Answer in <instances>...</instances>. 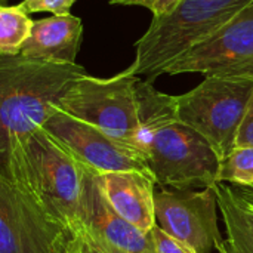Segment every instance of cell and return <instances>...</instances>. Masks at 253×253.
<instances>
[{
  "label": "cell",
  "mask_w": 253,
  "mask_h": 253,
  "mask_svg": "<svg viewBox=\"0 0 253 253\" xmlns=\"http://www.w3.org/2000/svg\"><path fill=\"white\" fill-rule=\"evenodd\" d=\"M253 0H184L173 12L154 16L135 43V59L126 71L148 82L162 74L185 52L209 39Z\"/></svg>",
  "instance_id": "277c9868"
},
{
  "label": "cell",
  "mask_w": 253,
  "mask_h": 253,
  "mask_svg": "<svg viewBox=\"0 0 253 253\" xmlns=\"http://www.w3.org/2000/svg\"><path fill=\"white\" fill-rule=\"evenodd\" d=\"M213 191L218 197L224 199L251 227H253V200L245 197L234 187L224 182L215 184Z\"/></svg>",
  "instance_id": "e0dca14e"
},
{
  "label": "cell",
  "mask_w": 253,
  "mask_h": 253,
  "mask_svg": "<svg viewBox=\"0 0 253 253\" xmlns=\"http://www.w3.org/2000/svg\"><path fill=\"white\" fill-rule=\"evenodd\" d=\"M156 225L194 253H213L225 240L218 227L213 188L154 191Z\"/></svg>",
  "instance_id": "9c48e42d"
},
{
  "label": "cell",
  "mask_w": 253,
  "mask_h": 253,
  "mask_svg": "<svg viewBox=\"0 0 253 253\" xmlns=\"http://www.w3.org/2000/svg\"><path fill=\"white\" fill-rule=\"evenodd\" d=\"M218 182L237 187L253 185V147H236L221 160Z\"/></svg>",
  "instance_id": "9a60e30c"
},
{
  "label": "cell",
  "mask_w": 253,
  "mask_h": 253,
  "mask_svg": "<svg viewBox=\"0 0 253 253\" xmlns=\"http://www.w3.org/2000/svg\"><path fill=\"white\" fill-rule=\"evenodd\" d=\"M216 202L225 224L227 240L242 253H253V227H251L224 199L216 196Z\"/></svg>",
  "instance_id": "2e32d148"
},
{
  "label": "cell",
  "mask_w": 253,
  "mask_h": 253,
  "mask_svg": "<svg viewBox=\"0 0 253 253\" xmlns=\"http://www.w3.org/2000/svg\"><path fill=\"white\" fill-rule=\"evenodd\" d=\"M82 253H125L119 252V251H102V249H96L95 246L86 243V242H82Z\"/></svg>",
  "instance_id": "7402d4cb"
},
{
  "label": "cell",
  "mask_w": 253,
  "mask_h": 253,
  "mask_svg": "<svg viewBox=\"0 0 253 253\" xmlns=\"http://www.w3.org/2000/svg\"><path fill=\"white\" fill-rule=\"evenodd\" d=\"M87 74L79 64H53L0 53V157L42 129L71 83Z\"/></svg>",
  "instance_id": "3957f363"
},
{
  "label": "cell",
  "mask_w": 253,
  "mask_h": 253,
  "mask_svg": "<svg viewBox=\"0 0 253 253\" xmlns=\"http://www.w3.org/2000/svg\"><path fill=\"white\" fill-rule=\"evenodd\" d=\"M253 93V79L206 77L176 98L178 119L202 135L218 157L234 148L239 127Z\"/></svg>",
  "instance_id": "8992f818"
},
{
  "label": "cell",
  "mask_w": 253,
  "mask_h": 253,
  "mask_svg": "<svg viewBox=\"0 0 253 253\" xmlns=\"http://www.w3.org/2000/svg\"><path fill=\"white\" fill-rule=\"evenodd\" d=\"M22 147L33 185L40 199L55 216L77 233L84 166L44 129L31 133L22 141Z\"/></svg>",
  "instance_id": "52a82bcc"
},
{
  "label": "cell",
  "mask_w": 253,
  "mask_h": 253,
  "mask_svg": "<svg viewBox=\"0 0 253 253\" xmlns=\"http://www.w3.org/2000/svg\"><path fill=\"white\" fill-rule=\"evenodd\" d=\"M184 0H110L111 4L142 6L153 12V16H165L173 12Z\"/></svg>",
  "instance_id": "ffe728a7"
},
{
  "label": "cell",
  "mask_w": 253,
  "mask_h": 253,
  "mask_svg": "<svg viewBox=\"0 0 253 253\" xmlns=\"http://www.w3.org/2000/svg\"><path fill=\"white\" fill-rule=\"evenodd\" d=\"M34 21L18 4L0 6V53L18 55L30 37Z\"/></svg>",
  "instance_id": "5bb4252c"
},
{
  "label": "cell",
  "mask_w": 253,
  "mask_h": 253,
  "mask_svg": "<svg viewBox=\"0 0 253 253\" xmlns=\"http://www.w3.org/2000/svg\"><path fill=\"white\" fill-rule=\"evenodd\" d=\"M236 190H237L240 194H243L245 197L253 200V185L252 187H239V188H236Z\"/></svg>",
  "instance_id": "cb8c5ba5"
},
{
  "label": "cell",
  "mask_w": 253,
  "mask_h": 253,
  "mask_svg": "<svg viewBox=\"0 0 253 253\" xmlns=\"http://www.w3.org/2000/svg\"><path fill=\"white\" fill-rule=\"evenodd\" d=\"M218 253H242L240 251H237L227 239L221 243V246L218 248Z\"/></svg>",
  "instance_id": "603a6c76"
},
{
  "label": "cell",
  "mask_w": 253,
  "mask_h": 253,
  "mask_svg": "<svg viewBox=\"0 0 253 253\" xmlns=\"http://www.w3.org/2000/svg\"><path fill=\"white\" fill-rule=\"evenodd\" d=\"M148 234H150V239L153 243L154 253H194L190 248H187L185 245H182L176 239L166 234L157 225Z\"/></svg>",
  "instance_id": "d6986e66"
},
{
  "label": "cell",
  "mask_w": 253,
  "mask_h": 253,
  "mask_svg": "<svg viewBox=\"0 0 253 253\" xmlns=\"http://www.w3.org/2000/svg\"><path fill=\"white\" fill-rule=\"evenodd\" d=\"M0 253H82L80 236L34 188L19 141L0 157Z\"/></svg>",
  "instance_id": "7a4b0ae2"
},
{
  "label": "cell",
  "mask_w": 253,
  "mask_h": 253,
  "mask_svg": "<svg viewBox=\"0 0 253 253\" xmlns=\"http://www.w3.org/2000/svg\"><path fill=\"white\" fill-rule=\"evenodd\" d=\"M0 1H4V0H0Z\"/></svg>",
  "instance_id": "d4e9b609"
},
{
  "label": "cell",
  "mask_w": 253,
  "mask_h": 253,
  "mask_svg": "<svg viewBox=\"0 0 253 253\" xmlns=\"http://www.w3.org/2000/svg\"><path fill=\"white\" fill-rule=\"evenodd\" d=\"M185 73L253 79V1L166 70L170 76Z\"/></svg>",
  "instance_id": "ba28073f"
},
{
  "label": "cell",
  "mask_w": 253,
  "mask_h": 253,
  "mask_svg": "<svg viewBox=\"0 0 253 253\" xmlns=\"http://www.w3.org/2000/svg\"><path fill=\"white\" fill-rule=\"evenodd\" d=\"M82 240L104 251L125 253H154L150 234L120 218L105 200L96 178V172L84 168L80 196V227Z\"/></svg>",
  "instance_id": "8fae6325"
},
{
  "label": "cell",
  "mask_w": 253,
  "mask_h": 253,
  "mask_svg": "<svg viewBox=\"0 0 253 253\" xmlns=\"http://www.w3.org/2000/svg\"><path fill=\"white\" fill-rule=\"evenodd\" d=\"M236 147H253V93L239 127Z\"/></svg>",
  "instance_id": "44dd1931"
},
{
  "label": "cell",
  "mask_w": 253,
  "mask_h": 253,
  "mask_svg": "<svg viewBox=\"0 0 253 253\" xmlns=\"http://www.w3.org/2000/svg\"><path fill=\"white\" fill-rule=\"evenodd\" d=\"M42 129H44L80 165L96 173L139 172L153 178L144 156L138 150L58 108L52 111Z\"/></svg>",
  "instance_id": "30bf717a"
},
{
  "label": "cell",
  "mask_w": 253,
  "mask_h": 253,
  "mask_svg": "<svg viewBox=\"0 0 253 253\" xmlns=\"http://www.w3.org/2000/svg\"><path fill=\"white\" fill-rule=\"evenodd\" d=\"M99 188L126 222L148 234L156 227L154 179L139 172H108L96 173Z\"/></svg>",
  "instance_id": "7c38bea8"
},
{
  "label": "cell",
  "mask_w": 253,
  "mask_h": 253,
  "mask_svg": "<svg viewBox=\"0 0 253 253\" xmlns=\"http://www.w3.org/2000/svg\"><path fill=\"white\" fill-rule=\"evenodd\" d=\"M136 80L126 70L108 79L84 74L71 83L56 108L135 148L139 132Z\"/></svg>",
  "instance_id": "5b68a950"
},
{
  "label": "cell",
  "mask_w": 253,
  "mask_h": 253,
  "mask_svg": "<svg viewBox=\"0 0 253 253\" xmlns=\"http://www.w3.org/2000/svg\"><path fill=\"white\" fill-rule=\"evenodd\" d=\"M76 0H24L18 6L25 13L50 12L53 15H70Z\"/></svg>",
  "instance_id": "ac0fdd59"
},
{
  "label": "cell",
  "mask_w": 253,
  "mask_h": 253,
  "mask_svg": "<svg viewBox=\"0 0 253 253\" xmlns=\"http://www.w3.org/2000/svg\"><path fill=\"white\" fill-rule=\"evenodd\" d=\"M83 39L82 19L74 15H52L34 21L30 37L21 47L25 59L53 64H76Z\"/></svg>",
  "instance_id": "4fadbf2b"
},
{
  "label": "cell",
  "mask_w": 253,
  "mask_h": 253,
  "mask_svg": "<svg viewBox=\"0 0 253 253\" xmlns=\"http://www.w3.org/2000/svg\"><path fill=\"white\" fill-rule=\"evenodd\" d=\"M139 132L135 148L157 185L175 190L213 188L221 159L211 144L176 116V98L136 80Z\"/></svg>",
  "instance_id": "6da1fadb"
}]
</instances>
